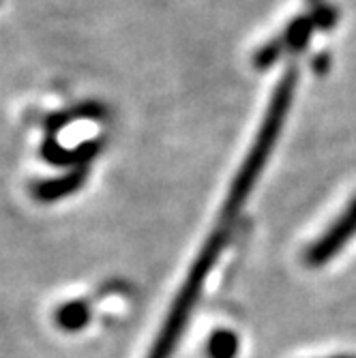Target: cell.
I'll use <instances>...</instances> for the list:
<instances>
[{
	"label": "cell",
	"instance_id": "cell-1",
	"mask_svg": "<svg viewBox=\"0 0 356 358\" xmlns=\"http://www.w3.org/2000/svg\"><path fill=\"white\" fill-rule=\"evenodd\" d=\"M236 219H238V215L221 210L219 223L213 230V234L208 236V241L204 243L202 251L198 253L196 262H193L183 287L178 289V294L172 303V309H170L164 327H161V331L155 339V345H152L148 358H170L174 354V350H176V345H178V341L187 329V324L191 320V313L200 301L202 287H204L213 266L217 264V259H219L221 251L225 249V245L230 243L232 227H234Z\"/></svg>",
	"mask_w": 356,
	"mask_h": 358
},
{
	"label": "cell",
	"instance_id": "cell-2",
	"mask_svg": "<svg viewBox=\"0 0 356 358\" xmlns=\"http://www.w3.org/2000/svg\"><path fill=\"white\" fill-rule=\"evenodd\" d=\"M297 80H299L297 69H287L283 73V78L279 80V84L271 96V103H269V110L264 114V120L260 124V131H257L255 142L251 144V148L243 161V166H241V170H238V174L230 187L228 200H225L228 206H232V208L245 206L253 185L257 182V178H260L266 161L271 157V150L275 148V142L281 134V127L285 122V114H287L290 106H292Z\"/></svg>",
	"mask_w": 356,
	"mask_h": 358
},
{
	"label": "cell",
	"instance_id": "cell-3",
	"mask_svg": "<svg viewBox=\"0 0 356 358\" xmlns=\"http://www.w3.org/2000/svg\"><path fill=\"white\" fill-rule=\"evenodd\" d=\"M354 234H356V198L350 202V206L329 230L305 251V262L313 268L325 266L354 238Z\"/></svg>",
	"mask_w": 356,
	"mask_h": 358
},
{
	"label": "cell",
	"instance_id": "cell-4",
	"mask_svg": "<svg viewBox=\"0 0 356 358\" xmlns=\"http://www.w3.org/2000/svg\"><path fill=\"white\" fill-rule=\"evenodd\" d=\"M88 172L84 168H78L69 174L64 176H58V178H48V180H41L37 182L35 187H32V195L39 200V202H56L60 198H67V195L76 193L84 180H86Z\"/></svg>",
	"mask_w": 356,
	"mask_h": 358
},
{
	"label": "cell",
	"instance_id": "cell-5",
	"mask_svg": "<svg viewBox=\"0 0 356 358\" xmlns=\"http://www.w3.org/2000/svg\"><path fill=\"white\" fill-rule=\"evenodd\" d=\"M90 322V303L86 301H71L64 303L56 311V324L67 333H78Z\"/></svg>",
	"mask_w": 356,
	"mask_h": 358
},
{
	"label": "cell",
	"instance_id": "cell-6",
	"mask_svg": "<svg viewBox=\"0 0 356 358\" xmlns=\"http://www.w3.org/2000/svg\"><path fill=\"white\" fill-rule=\"evenodd\" d=\"M238 348H241V341L236 333L232 331H215L206 343L208 358H236Z\"/></svg>",
	"mask_w": 356,
	"mask_h": 358
},
{
	"label": "cell",
	"instance_id": "cell-7",
	"mask_svg": "<svg viewBox=\"0 0 356 358\" xmlns=\"http://www.w3.org/2000/svg\"><path fill=\"white\" fill-rule=\"evenodd\" d=\"M313 24H315L313 17H299V20H294L292 24H290L287 30L283 32V37H281V41L285 45V52H290V50H294V52L303 50L305 43L311 37Z\"/></svg>",
	"mask_w": 356,
	"mask_h": 358
},
{
	"label": "cell",
	"instance_id": "cell-8",
	"mask_svg": "<svg viewBox=\"0 0 356 358\" xmlns=\"http://www.w3.org/2000/svg\"><path fill=\"white\" fill-rule=\"evenodd\" d=\"M311 5H315V7H320V0H309Z\"/></svg>",
	"mask_w": 356,
	"mask_h": 358
},
{
	"label": "cell",
	"instance_id": "cell-9",
	"mask_svg": "<svg viewBox=\"0 0 356 358\" xmlns=\"http://www.w3.org/2000/svg\"><path fill=\"white\" fill-rule=\"evenodd\" d=\"M333 358H356V356H348V354H346V356H333Z\"/></svg>",
	"mask_w": 356,
	"mask_h": 358
}]
</instances>
